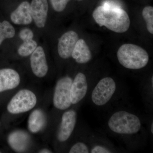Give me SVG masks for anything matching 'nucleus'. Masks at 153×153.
Instances as JSON below:
<instances>
[{
	"label": "nucleus",
	"mask_w": 153,
	"mask_h": 153,
	"mask_svg": "<svg viewBox=\"0 0 153 153\" xmlns=\"http://www.w3.org/2000/svg\"><path fill=\"white\" fill-rule=\"evenodd\" d=\"M106 128L131 149L139 148L147 137L141 117L129 110L119 109L113 112L108 119Z\"/></svg>",
	"instance_id": "nucleus-1"
},
{
	"label": "nucleus",
	"mask_w": 153,
	"mask_h": 153,
	"mask_svg": "<svg viewBox=\"0 0 153 153\" xmlns=\"http://www.w3.org/2000/svg\"><path fill=\"white\" fill-rule=\"evenodd\" d=\"M92 16L100 27L105 26L115 33H125L130 26L128 15L121 8H112L99 6L93 11Z\"/></svg>",
	"instance_id": "nucleus-2"
},
{
	"label": "nucleus",
	"mask_w": 153,
	"mask_h": 153,
	"mask_svg": "<svg viewBox=\"0 0 153 153\" xmlns=\"http://www.w3.org/2000/svg\"><path fill=\"white\" fill-rule=\"evenodd\" d=\"M120 88L114 79L105 76L94 84L88 97L94 106L104 108L114 102L120 92Z\"/></svg>",
	"instance_id": "nucleus-3"
},
{
	"label": "nucleus",
	"mask_w": 153,
	"mask_h": 153,
	"mask_svg": "<svg viewBox=\"0 0 153 153\" xmlns=\"http://www.w3.org/2000/svg\"><path fill=\"white\" fill-rule=\"evenodd\" d=\"M117 58L121 66L127 69L139 70L147 65L149 54L142 47L133 44L122 45L117 52Z\"/></svg>",
	"instance_id": "nucleus-4"
},
{
	"label": "nucleus",
	"mask_w": 153,
	"mask_h": 153,
	"mask_svg": "<svg viewBox=\"0 0 153 153\" xmlns=\"http://www.w3.org/2000/svg\"><path fill=\"white\" fill-rule=\"evenodd\" d=\"M37 101V97L33 91L22 89L11 99L7 106V109L12 114L27 112L36 106Z\"/></svg>",
	"instance_id": "nucleus-5"
},
{
	"label": "nucleus",
	"mask_w": 153,
	"mask_h": 153,
	"mask_svg": "<svg viewBox=\"0 0 153 153\" xmlns=\"http://www.w3.org/2000/svg\"><path fill=\"white\" fill-rule=\"evenodd\" d=\"M73 79L69 76L60 78L57 81L53 95V104L60 110H66L72 105L70 100V89Z\"/></svg>",
	"instance_id": "nucleus-6"
},
{
	"label": "nucleus",
	"mask_w": 153,
	"mask_h": 153,
	"mask_svg": "<svg viewBox=\"0 0 153 153\" xmlns=\"http://www.w3.org/2000/svg\"><path fill=\"white\" fill-rule=\"evenodd\" d=\"M93 85L85 73H77L73 79L70 89V100L72 105L79 104L86 98Z\"/></svg>",
	"instance_id": "nucleus-7"
},
{
	"label": "nucleus",
	"mask_w": 153,
	"mask_h": 153,
	"mask_svg": "<svg viewBox=\"0 0 153 153\" xmlns=\"http://www.w3.org/2000/svg\"><path fill=\"white\" fill-rule=\"evenodd\" d=\"M77 114L74 109L66 110L61 117L57 133V140L66 142L72 135L77 122Z\"/></svg>",
	"instance_id": "nucleus-8"
},
{
	"label": "nucleus",
	"mask_w": 153,
	"mask_h": 153,
	"mask_svg": "<svg viewBox=\"0 0 153 153\" xmlns=\"http://www.w3.org/2000/svg\"><path fill=\"white\" fill-rule=\"evenodd\" d=\"M30 63L33 74L37 77L42 78L47 75L49 68L43 47L38 46L30 55Z\"/></svg>",
	"instance_id": "nucleus-9"
},
{
	"label": "nucleus",
	"mask_w": 153,
	"mask_h": 153,
	"mask_svg": "<svg viewBox=\"0 0 153 153\" xmlns=\"http://www.w3.org/2000/svg\"><path fill=\"white\" fill-rule=\"evenodd\" d=\"M78 40V34L74 31H68L63 34L59 39L57 45V51L60 57L63 59L71 57Z\"/></svg>",
	"instance_id": "nucleus-10"
},
{
	"label": "nucleus",
	"mask_w": 153,
	"mask_h": 153,
	"mask_svg": "<svg viewBox=\"0 0 153 153\" xmlns=\"http://www.w3.org/2000/svg\"><path fill=\"white\" fill-rule=\"evenodd\" d=\"M30 9L33 21L37 27H44L49 10L47 0H32Z\"/></svg>",
	"instance_id": "nucleus-11"
},
{
	"label": "nucleus",
	"mask_w": 153,
	"mask_h": 153,
	"mask_svg": "<svg viewBox=\"0 0 153 153\" xmlns=\"http://www.w3.org/2000/svg\"><path fill=\"white\" fill-rule=\"evenodd\" d=\"M89 142L90 153H117L120 151L109 140L98 134L90 132Z\"/></svg>",
	"instance_id": "nucleus-12"
},
{
	"label": "nucleus",
	"mask_w": 153,
	"mask_h": 153,
	"mask_svg": "<svg viewBox=\"0 0 153 153\" xmlns=\"http://www.w3.org/2000/svg\"><path fill=\"white\" fill-rule=\"evenodd\" d=\"M20 82V75L16 70L10 68L0 69V93L16 88Z\"/></svg>",
	"instance_id": "nucleus-13"
},
{
	"label": "nucleus",
	"mask_w": 153,
	"mask_h": 153,
	"mask_svg": "<svg viewBox=\"0 0 153 153\" xmlns=\"http://www.w3.org/2000/svg\"><path fill=\"white\" fill-rule=\"evenodd\" d=\"M11 21L16 25H29L33 22V18L30 9V4L24 1L19 5L11 13Z\"/></svg>",
	"instance_id": "nucleus-14"
},
{
	"label": "nucleus",
	"mask_w": 153,
	"mask_h": 153,
	"mask_svg": "<svg viewBox=\"0 0 153 153\" xmlns=\"http://www.w3.org/2000/svg\"><path fill=\"white\" fill-rule=\"evenodd\" d=\"M27 133L22 131L12 132L8 137L7 141L10 147L16 152H22L26 150L30 143Z\"/></svg>",
	"instance_id": "nucleus-15"
},
{
	"label": "nucleus",
	"mask_w": 153,
	"mask_h": 153,
	"mask_svg": "<svg viewBox=\"0 0 153 153\" xmlns=\"http://www.w3.org/2000/svg\"><path fill=\"white\" fill-rule=\"evenodd\" d=\"M71 57L79 64H86L92 59L91 52L83 39H79L77 41Z\"/></svg>",
	"instance_id": "nucleus-16"
},
{
	"label": "nucleus",
	"mask_w": 153,
	"mask_h": 153,
	"mask_svg": "<svg viewBox=\"0 0 153 153\" xmlns=\"http://www.w3.org/2000/svg\"><path fill=\"white\" fill-rule=\"evenodd\" d=\"M46 118L43 111L36 109L31 113L28 121V128L33 133L41 131L45 126Z\"/></svg>",
	"instance_id": "nucleus-17"
},
{
	"label": "nucleus",
	"mask_w": 153,
	"mask_h": 153,
	"mask_svg": "<svg viewBox=\"0 0 153 153\" xmlns=\"http://www.w3.org/2000/svg\"><path fill=\"white\" fill-rule=\"evenodd\" d=\"M143 100L146 107L152 111L153 105V76L151 77L149 82L141 86Z\"/></svg>",
	"instance_id": "nucleus-18"
},
{
	"label": "nucleus",
	"mask_w": 153,
	"mask_h": 153,
	"mask_svg": "<svg viewBox=\"0 0 153 153\" xmlns=\"http://www.w3.org/2000/svg\"><path fill=\"white\" fill-rule=\"evenodd\" d=\"M16 35L15 28L7 21L0 22V45L6 39H10Z\"/></svg>",
	"instance_id": "nucleus-19"
},
{
	"label": "nucleus",
	"mask_w": 153,
	"mask_h": 153,
	"mask_svg": "<svg viewBox=\"0 0 153 153\" xmlns=\"http://www.w3.org/2000/svg\"><path fill=\"white\" fill-rule=\"evenodd\" d=\"M38 46V43L34 39L23 41L18 48V54L21 57H28L33 53Z\"/></svg>",
	"instance_id": "nucleus-20"
},
{
	"label": "nucleus",
	"mask_w": 153,
	"mask_h": 153,
	"mask_svg": "<svg viewBox=\"0 0 153 153\" xmlns=\"http://www.w3.org/2000/svg\"><path fill=\"white\" fill-rule=\"evenodd\" d=\"M143 18L146 23L147 29L151 34H153V8L151 6L145 7L142 12Z\"/></svg>",
	"instance_id": "nucleus-21"
},
{
	"label": "nucleus",
	"mask_w": 153,
	"mask_h": 153,
	"mask_svg": "<svg viewBox=\"0 0 153 153\" xmlns=\"http://www.w3.org/2000/svg\"><path fill=\"white\" fill-rule=\"evenodd\" d=\"M71 0H50L53 10L57 12H61L66 8L67 4Z\"/></svg>",
	"instance_id": "nucleus-22"
},
{
	"label": "nucleus",
	"mask_w": 153,
	"mask_h": 153,
	"mask_svg": "<svg viewBox=\"0 0 153 153\" xmlns=\"http://www.w3.org/2000/svg\"><path fill=\"white\" fill-rule=\"evenodd\" d=\"M19 36L22 41H27L33 39L34 34L33 31L30 28H25L20 31Z\"/></svg>",
	"instance_id": "nucleus-23"
},
{
	"label": "nucleus",
	"mask_w": 153,
	"mask_h": 153,
	"mask_svg": "<svg viewBox=\"0 0 153 153\" xmlns=\"http://www.w3.org/2000/svg\"><path fill=\"white\" fill-rule=\"evenodd\" d=\"M105 7L109 8H120V6L117 4V3L114 2L113 1H107L103 3V5Z\"/></svg>",
	"instance_id": "nucleus-24"
},
{
	"label": "nucleus",
	"mask_w": 153,
	"mask_h": 153,
	"mask_svg": "<svg viewBox=\"0 0 153 153\" xmlns=\"http://www.w3.org/2000/svg\"><path fill=\"white\" fill-rule=\"evenodd\" d=\"M149 131L151 135H153V120H151V121L149 123Z\"/></svg>",
	"instance_id": "nucleus-25"
},
{
	"label": "nucleus",
	"mask_w": 153,
	"mask_h": 153,
	"mask_svg": "<svg viewBox=\"0 0 153 153\" xmlns=\"http://www.w3.org/2000/svg\"><path fill=\"white\" fill-rule=\"evenodd\" d=\"M39 153H51L52 152L47 149H43L41 150V151H39Z\"/></svg>",
	"instance_id": "nucleus-26"
},
{
	"label": "nucleus",
	"mask_w": 153,
	"mask_h": 153,
	"mask_svg": "<svg viewBox=\"0 0 153 153\" xmlns=\"http://www.w3.org/2000/svg\"><path fill=\"white\" fill-rule=\"evenodd\" d=\"M77 1H82V0H77Z\"/></svg>",
	"instance_id": "nucleus-27"
},
{
	"label": "nucleus",
	"mask_w": 153,
	"mask_h": 153,
	"mask_svg": "<svg viewBox=\"0 0 153 153\" xmlns=\"http://www.w3.org/2000/svg\"><path fill=\"white\" fill-rule=\"evenodd\" d=\"M1 153V151H0V153Z\"/></svg>",
	"instance_id": "nucleus-28"
}]
</instances>
